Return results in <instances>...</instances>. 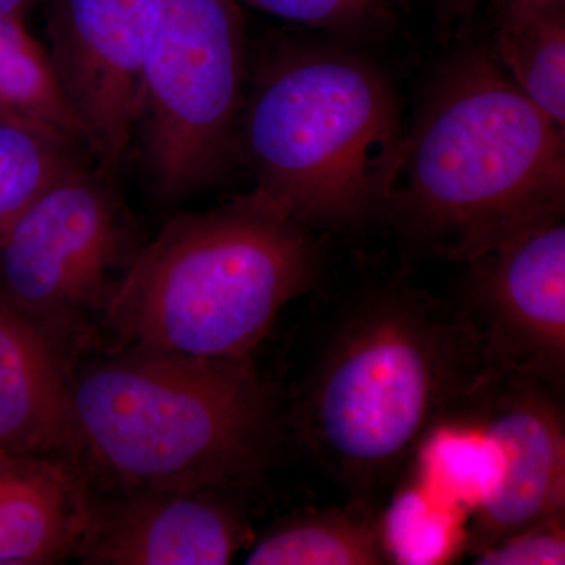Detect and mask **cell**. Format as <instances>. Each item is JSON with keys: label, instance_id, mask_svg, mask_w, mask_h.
<instances>
[{"label": "cell", "instance_id": "6da1fadb", "mask_svg": "<svg viewBox=\"0 0 565 565\" xmlns=\"http://www.w3.org/2000/svg\"><path fill=\"white\" fill-rule=\"evenodd\" d=\"M564 202V129L523 95L490 47L459 52L404 136L386 207L437 255L471 263L563 218Z\"/></svg>", "mask_w": 565, "mask_h": 565}, {"label": "cell", "instance_id": "7a4b0ae2", "mask_svg": "<svg viewBox=\"0 0 565 565\" xmlns=\"http://www.w3.org/2000/svg\"><path fill=\"white\" fill-rule=\"evenodd\" d=\"M310 230L256 189L180 212L140 245L104 322L122 348L248 359L318 278Z\"/></svg>", "mask_w": 565, "mask_h": 565}, {"label": "cell", "instance_id": "3957f363", "mask_svg": "<svg viewBox=\"0 0 565 565\" xmlns=\"http://www.w3.org/2000/svg\"><path fill=\"white\" fill-rule=\"evenodd\" d=\"M76 455L122 489L237 490L273 452L274 403L248 359L143 348L70 373Z\"/></svg>", "mask_w": 565, "mask_h": 565}, {"label": "cell", "instance_id": "277c9868", "mask_svg": "<svg viewBox=\"0 0 565 565\" xmlns=\"http://www.w3.org/2000/svg\"><path fill=\"white\" fill-rule=\"evenodd\" d=\"M404 132L396 93L362 55L296 44L247 88L236 154L255 189L308 228L349 230L388 204Z\"/></svg>", "mask_w": 565, "mask_h": 565}, {"label": "cell", "instance_id": "5b68a950", "mask_svg": "<svg viewBox=\"0 0 565 565\" xmlns=\"http://www.w3.org/2000/svg\"><path fill=\"white\" fill-rule=\"evenodd\" d=\"M489 367L467 321L407 289L374 294L323 352L305 396V437L364 497Z\"/></svg>", "mask_w": 565, "mask_h": 565}, {"label": "cell", "instance_id": "8992f818", "mask_svg": "<svg viewBox=\"0 0 565 565\" xmlns=\"http://www.w3.org/2000/svg\"><path fill=\"white\" fill-rule=\"evenodd\" d=\"M247 82L236 0H163L134 136L159 203L184 202L221 180L236 154Z\"/></svg>", "mask_w": 565, "mask_h": 565}, {"label": "cell", "instance_id": "52a82bcc", "mask_svg": "<svg viewBox=\"0 0 565 565\" xmlns=\"http://www.w3.org/2000/svg\"><path fill=\"white\" fill-rule=\"evenodd\" d=\"M141 244L118 174L82 161L0 236V303L66 356L104 321Z\"/></svg>", "mask_w": 565, "mask_h": 565}, {"label": "cell", "instance_id": "ba28073f", "mask_svg": "<svg viewBox=\"0 0 565 565\" xmlns=\"http://www.w3.org/2000/svg\"><path fill=\"white\" fill-rule=\"evenodd\" d=\"M163 0H50V58L92 161L120 174Z\"/></svg>", "mask_w": 565, "mask_h": 565}, {"label": "cell", "instance_id": "9c48e42d", "mask_svg": "<svg viewBox=\"0 0 565 565\" xmlns=\"http://www.w3.org/2000/svg\"><path fill=\"white\" fill-rule=\"evenodd\" d=\"M467 321L493 370L559 392L565 374V225L542 223L468 263Z\"/></svg>", "mask_w": 565, "mask_h": 565}, {"label": "cell", "instance_id": "30bf717a", "mask_svg": "<svg viewBox=\"0 0 565 565\" xmlns=\"http://www.w3.org/2000/svg\"><path fill=\"white\" fill-rule=\"evenodd\" d=\"M548 392L525 375L489 367L465 399L504 460L500 489L473 514L471 552L564 512V418Z\"/></svg>", "mask_w": 565, "mask_h": 565}, {"label": "cell", "instance_id": "8fae6325", "mask_svg": "<svg viewBox=\"0 0 565 565\" xmlns=\"http://www.w3.org/2000/svg\"><path fill=\"white\" fill-rule=\"evenodd\" d=\"M234 490L128 489L90 504L74 556L88 565H225L247 544Z\"/></svg>", "mask_w": 565, "mask_h": 565}, {"label": "cell", "instance_id": "7c38bea8", "mask_svg": "<svg viewBox=\"0 0 565 565\" xmlns=\"http://www.w3.org/2000/svg\"><path fill=\"white\" fill-rule=\"evenodd\" d=\"M0 449L14 456L76 455L65 356L0 303Z\"/></svg>", "mask_w": 565, "mask_h": 565}, {"label": "cell", "instance_id": "4fadbf2b", "mask_svg": "<svg viewBox=\"0 0 565 565\" xmlns=\"http://www.w3.org/2000/svg\"><path fill=\"white\" fill-rule=\"evenodd\" d=\"M90 504L68 465L18 456L0 482V565L57 564L74 555Z\"/></svg>", "mask_w": 565, "mask_h": 565}, {"label": "cell", "instance_id": "5bb4252c", "mask_svg": "<svg viewBox=\"0 0 565 565\" xmlns=\"http://www.w3.org/2000/svg\"><path fill=\"white\" fill-rule=\"evenodd\" d=\"M247 565L390 564L381 525L362 501L281 520L248 548Z\"/></svg>", "mask_w": 565, "mask_h": 565}, {"label": "cell", "instance_id": "9a60e30c", "mask_svg": "<svg viewBox=\"0 0 565 565\" xmlns=\"http://www.w3.org/2000/svg\"><path fill=\"white\" fill-rule=\"evenodd\" d=\"M0 120L33 126L85 148L47 50L24 21L11 18H0Z\"/></svg>", "mask_w": 565, "mask_h": 565}, {"label": "cell", "instance_id": "2e32d148", "mask_svg": "<svg viewBox=\"0 0 565 565\" xmlns=\"http://www.w3.org/2000/svg\"><path fill=\"white\" fill-rule=\"evenodd\" d=\"M415 478L449 503L473 515L500 489V448L473 416L441 418L418 445Z\"/></svg>", "mask_w": 565, "mask_h": 565}, {"label": "cell", "instance_id": "e0dca14e", "mask_svg": "<svg viewBox=\"0 0 565 565\" xmlns=\"http://www.w3.org/2000/svg\"><path fill=\"white\" fill-rule=\"evenodd\" d=\"M465 512L414 479L379 522L390 563L444 564L468 546Z\"/></svg>", "mask_w": 565, "mask_h": 565}, {"label": "cell", "instance_id": "ac0fdd59", "mask_svg": "<svg viewBox=\"0 0 565 565\" xmlns=\"http://www.w3.org/2000/svg\"><path fill=\"white\" fill-rule=\"evenodd\" d=\"M492 51L523 95L564 129V11L514 28L497 29Z\"/></svg>", "mask_w": 565, "mask_h": 565}, {"label": "cell", "instance_id": "d6986e66", "mask_svg": "<svg viewBox=\"0 0 565 565\" xmlns=\"http://www.w3.org/2000/svg\"><path fill=\"white\" fill-rule=\"evenodd\" d=\"M81 148L43 129L0 120V236L52 182L85 161Z\"/></svg>", "mask_w": 565, "mask_h": 565}, {"label": "cell", "instance_id": "ffe728a7", "mask_svg": "<svg viewBox=\"0 0 565 565\" xmlns=\"http://www.w3.org/2000/svg\"><path fill=\"white\" fill-rule=\"evenodd\" d=\"M253 9L278 18L345 36L373 39L392 28L403 0H245Z\"/></svg>", "mask_w": 565, "mask_h": 565}, {"label": "cell", "instance_id": "44dd1931", "mask_svg": "<svg viewBox=\"0 0 565 565\" xmlns=\"http://www.w3.org/2000/svg\"><path fill=\"white\" fill-rule=\"evenodd\" d=\"M478 565L565 564V516L557 514L473 552Z\"/></svg>", "mask_w": 565, "mask_h": 565}, {"label": "cell", "instance_id": "7402d4cb", "mask_svg": "<svg viewBox=\"0 0 565 565\" xmlns=\"http://www.w3.org/2000/svg\"><path fill=\"white\" fill-rule=\"evenodd\" d=\"M492 3L497 29L526 24L565 9V0H492Z\"/></svg>", "mask_w": 565, "mask_h": 565}, {"label": "cell", "instance_id": "603a6c76", "mask_svg": "<svg viewBox=\"0 0 565 565\" xmlns=\"http://www.w3.org/2000/svg\"><path fill=\"white\" fill-rule=\"evenodd\" d=\"M481 3L482 0H438L446 24H459L470 20Z\"/></svg>", "mask_w": 565, "mask_h": 565}, {"label": "cell", "instance_id": "cb8c5ba5", "mask_svg": "<svg viewBox=\"0 0 565 565\" xmlns=\"http://www.w3.org/2000/svg\"><path fill=\"white\" fill-rule=\"evenodd\" d=\"M35 3V0H0V18L24 20V14Z\"/></svg>", "mask_w": 565, "mask_h": 565}, {"label": "cell", "instance_id": "d4e9b609", "mask_svg": "<svg viewBox=\"0 0 565 565\" xmlns=\"http://www.w3.org/2000/svg\"><path fill=\"white\" fill-rule=\"evenodd\" d=\"M17 457L18 456L7 452L6 449H0V482H2L3 478L9 473L11 465L14 463Z\"/></svg>", "mask_w": 565, "mask_h": 565}]
</instances>
